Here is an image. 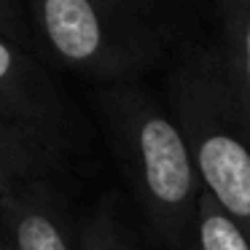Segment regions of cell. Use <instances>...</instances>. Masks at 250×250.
<instances>
[{
    "label": "cell",
    "mask_w": 250,
    "mask_h": 250,
    "mask_svg": "<svg viewBox=\"0 0 250 250\" xmlns=\"http://www.w3.org/2000/svg\"><path fill=\"white\" fill-rule=\"evenodd\" d=\"M94 113L159 250H186L205 191L167 97L140 81L94 89Z\"/></svg>",
    "instance_id": "6da1fadb"
},
{
    "label": "cell",
    "mask_w": 250,
    "mask_h": 250,
    "mask_svg": "<svg viewBox=\"0 0 250 250\" xmlns=\"http://www.w3.org/2000/svg\"><path fill=\"white\" fill-rule=\"evenodd\" d=\"M46 62L100 86L140 81L175 49L167 19L126 0H24Z\"/></svg>",
    "instance_id": "7a4b0ae2"
},
{
    "label": "cell",
    "mask_w": 250,
    "mask_h": 250,
    "mask_svg": "<svg viewBox=\"0 0 250 250\" xmlns=\"http://www.w3.org/2000/svg\"><path fill=\"white\" fill-rule=\"evenodd\" d=\"M167 103L186 137L205 191L250 231V126L215 43L178 46L169 60Z\"/></svg>",
    "instance_id": "3957f363"
},
{
    "label": "cell",
    "mask_w": 250,
    "mask_h": 250,
    "mask_svg": "<svg viewBox=\"0 0 250 250\" xmlns=\"http://www.w3.org/2000/svg\"><path fill=\"white\" fill-rule=\"evenodd\" d=\"M0 119L60 159L86 148L89 129L54 70L30 46L0 38Z\"/></svg>",
    "instance_id": "277c9868"
},
{
    "label": "cell",
    "mask_w": 250,
    "mask_h": 250,
    "mask_svg": "<svg viewBox=\"0 0 250 250\" xmlns=\"http://www.w3.org/2000/svg\"><path fill=\"white\" fill-rule=\"evenodd\" d=\"M0 226L17 250H81V223H73L57 178L33 180L0 202Z\"/></svg>",
    "instance_id": "5b68a950"
},
{
    "label": "cell",
    "mask_w": 250,
    "mask_h": 250,
    "mask_svg": "<svg viewBox=\"0 0 250 250\" xmlns=\"http://www.w3.org/2000/svg\"><path fill=\"white\" fill-rule=\"evenodd\" d=\"M218 6V54L250 126V0H215Z\"/></svg>",
    "instance_id": "8992f818"
},
{
    "label": "cell",
    "mask_w": 250,
    "mask_h": 250,
    "mask_svg": "<svg viewBox=\"0 0 250 250\" xmlns=\"http://www.w3.org/2000/svg\"><path fill=\"white\" fill-rule=\"evenodd\" d=\"M65 164V159L0 119V202L33 180L57 178Z\"/></svg>",
    "instance_id": "52a82bcc"
},
{
    "label": "cell",
    "mask_w": 250,
    "mask_h": 250,
    "mask_svg": "<svg viewBox=\"0 0 250 250\" xmlns=\"http://www.w3.org/2000/svg\"><path fill=\"white\" fill-rule=\"evenodd\" d=\"M186 250H250V231L210 191H202Z\"/></svg>",
    "instance_id": "ba28073f"
},
{
    "label": "cell",
    "mask_w": 250,
    "mask_h": 250,
    "mask_svg": "<svg viewBox=\"0 0 250 250\" xmlns=\"http://www.w3.org/2000/svg\"><path fill=\"white\" fill-rule=\"evenodd\" d=\"M81 250H137L129 223L121 215L119 199L103 196L81 223Z\"/></svg>",
    "instance_id": "9c48e42d"
},
{
    "label": "cell",
    "mask_w": 250,
    "mask_h": 250,
    "mask_svg": "<svg viewBox=\"0 0 250 250\" xmlns=\"http://www.w3.org/2000/svg\"><path fill=\"white\" fill-rule=\"evenodd\" d=\"M0 38H8L22 46H35L33 24L24 0H0Z\"/></svg>",
    "instance_id": "30bf717a"
},
{
    "label": "cell",
    "mask_w": 250,
    "mask_h": 250,
    "mask_svg": "<svg viewBox=\"0 0 250 250\" xmlns=\"http://www.w3.org/2000/svg\"><path fill=\"white\" fill-rule=\"evenodd\" d=\"M126 3H132V6H140L143 11L153 14V17H162V19H164L167 6H169V0H126Z\"/></svg>",
    "instance_id": "8fae6325"
},
{
    "label": "cell",
    "mask_w": 250,
    "mask_h": 250,
    "mask_svg": "<svg viewBox=\"0 0 250 250\" xmlns=\"http://www.w3.org/2000/svg\"><path fill=\"white\" fill-rule=\"evenodd\" d=\"M0 250H17V248H14V242H11V237L3 231V226H0Z\"/></svg>",
    "instance_id": "7c38bea8"
}]
</instances>
